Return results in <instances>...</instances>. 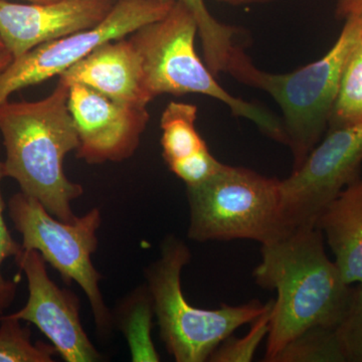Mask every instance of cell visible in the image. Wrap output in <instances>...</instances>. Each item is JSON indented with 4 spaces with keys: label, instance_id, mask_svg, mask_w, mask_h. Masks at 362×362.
I'll return each mask as SVG.
<instances>
[{
    "label": "cell",
    "instance_id": "6da1fadb",
    "mask_svg": "<svg viewBox=\"0 0 362 362\" xmlns=\"http://www.w3.org/2000/svg\"><path fill=\"white\" fill-rule=\"evenodd\" d=\"M254 278L261 287L277 292L267 339L269 362L304 331L337 328L356 291L328 258L316 226L298 228L262 245V262Z\"/></svg>",
    "mask_w": 362,
    "mask_h": 362
},
{
    "label": "cell",
    "instance_id": "7a4b0ae2",
    "mask_svg": "<svg viewBox=\"0 0 362 362\" xmlns=\"http://www.w3.org/2000/svg\"><path fill=\"white\" fill-rule=\"evenodd\" d=\"M69 90L59 80L51 94L39 101L7 100L0 105L6 177L13 178L23 194L63 221L77 218L71 202L84 194L82 185L69 180L64 169L66 156L78 147L68 107Z\"/></svg>",
    "mask_w": 362,
    "mask_h": 362
},
{
    "label": "cell",
    "instance_id": "3957f363",
    "mask_svg": "<svg viewBox=\"0 0 362 362\" xmlns=\"http://www.w3.org/2000/svg\"><path fill=\"white\" fill-rule=\"evenodd\" d=\"M344 21L341 33L329 51L292 73L261 71L242 49L228 66L230 76L243 84L268 93L280 106L294 169L303 163L329 124L345 64L362 39V13Z\"/></svg>",
    "mask_w": 362,
    "mask_h": 362
},
{
    "label": "cell",
    "instance_id": "277c9868",
    "mask_svg": "<svg viewBox=\"0 0 362 362\" xmlns=\"http://www.w3.org/2000/svg\"><path fill=\"white\" fill-rule=\"evenodd\" d=\"M199 28L194 14L182 2L164 18L131 33L129 40L141 59L147 88L159 95L199 94L226 105L233 115L256 124L272 139L287 144L284 126L261 107L233 97L216 80L195 49Z\"/></svg>",
    "mask_w": 362,
    "mask_h": 362
},
{
    "label": "cell",
    "instance_id": "5b68a950",
    "mask_svg": "<svg viewBox=\"0 0 362 362\" xmlns=\"http://www.w3.org/2000/svg\"><path fill=\"white\" fill-rule=\"evenodd\" d=\"M192 255L178 238H165L160 257L145 271L147 292L156 313L159 333L177 362H204L238 328L265 313L273 301H252L240 306L223 304L214 310L195 308L181 289V272Z\"/></svg>",
    "mask_w": 362,
    "mask_h": 362
},
{
    "label": "cell",
    "instance_id": "8992f818",
    "mask_svg": "<svg viewBox=\"0 0 362 362\" xmlns=\"http://www.w3.org/2000/svg\"><path fill=\"white\" fill-rule=\"evenodd\" d=\"M187 189L189 239L264 245L285 235L277 178L223 163L211 177Z\"/></svg>",
    "mask_w": 362,
    "mask_h": 362
},
{
    "label": "cell",
    "instance_id": "52a82bcc",
    "mask_svg": "<svg viewBox=\"0 0 362 362\" xmlns=\"http://www.w3.org/2000/svg\"><path fill=\"white\" fill-rule=\"evenodd\" d=\"M9 218L23 237L21 246L35 250L66 282L77 283L89 299L98 329L111 328L112 316L100 291L101 275L93 266L101 213L94 207L71 221L54 218L33 197L18 192L7 204Z\"/></svg>",
    "mask_w": 362,
    "mask_h": 362
},
{
    "label": "cell",
    "instance_id": "ba28073f",
    "mask_svg": "<svg viewBox=\"0 0 362 362\" xmlns=\"http://www.w3.org/2000/svg\"><path fill=\"white\" fill-rule=\"evenodd\" d=\"M175 0H117L108 16L89 30L51 40L13 59L0 73V105L11 95L59 76L99 45L123 39L164 18Z\"/></svg>",
    "mask_w": 362,
    "mask_h": 362
},
{
    "label": "cell",
    "instance_id": "9c48e42d",
    "mask_svg": "<svg viewBox=\"0 0 362 362\" xmlns=\"http://www.w3.org/2000/svg\"><path fill=\"white\" fill-rule=\"evenodd\" d=\"M362 122L333 128L291 175L281 180L285 233L315 226L319 214L359 177Z\"/></svg>",
    "mask_w": 362,
    "mask_h": 362
},
{
    "label": "cell",
    "instance_id": "30bf717a",
    "mask_svg": "<svg viewBox=\"0 0 362 362\" xmlns=\"http://www.w3.org/2000/svg\"><path fill=\"white\" fill-rule=\"evenodd\" d=\"M14 259L28 281V299L21 310L6 316L37 326L66 362L99 361L101 354L81 322L77 296L52 282L39 252L23 249Z\"/></svg>",
    "mask_w": 362,
    "mask_h": 362
},
{
    "label": "cell",
    "instance_id": "8fae6325",
    "mask_svg": "<svg viewBox=\"0 0 362 362\" xmlns=\"http://www.w3.org/2000/svg\"><path fill=\"white\" fill-rule=\"evenodd\" d=\"M69 110L78 137V158L89 164L130 158L146 129V107L119 103L87 86H70Z\"/></svg>",
    "mask_w": 362,
    "mask_h": 362
},
{
    "label": "cell",
    "instance_id": "7c38bea8",
    "mask_svg": "<svg viewBox=\"0 0 362 362\" xmlns=\"http://www.w3.org/2000/svg\"><path fill=\"white\" fill-rule=\"evenodd\" d=\"M117 0H58L20 4L0 0V39L13 59L105 20Z\"/></svg>",
    "mask_w": 362,
    "mask_h": 362
},
{
    "label": "cell",
    "instance_id": "4fadbf2b",
    "mask_svg": "<svg viewBox=\"0 0 362 362\" xmlns=\"http://www.w3.org/2000/svg\"><path fill=\"white\" fill-rule=\"evenodd\" d=\"M59 78L69 87L87 86L119 103L147 107L154 100L147 88L141 59L129 37L99 45Z\"/></svg>",
    "mask_w": 362,
    "mask_h": 362
},
{
    "label": "cell",
    "instance_id": "5bb4252c",
    "mask_svg": "<svg viewBox=\"0 0 362 362\" xmlns=\"http://www.w3.org/2000/svg\"><path fill=\"white\" fill-rule=\"evenodd\" d=\"M197 118L195 105L170 102L160 119L162 156L171 173L187 187L204 182L223 164L199 135Z\"/></svg>",
    "mask_w": 362,
    "mask_h": 362
},
{
    "label": "cell",
    "instance_id": "9a60e30c",
    "mask_svg": "<svg viewBox=\"0 0 362 362\" xmlns=\"http://www.w3.org/2000/svg\"><path fill=\"white\" fill-rule=\"evenodd\" d=\"M315 226L325 235L349 285L362 288V180L352 181L324 207Z\"/></svg>",
    "mask_w": 362,
    "mask_h": 362
},
{
    "label": "cell",
    "instance_id": "2e32d148",
    "mask_svg": "<svg viewBox=\"0 0 362 362\" xmlns=\"http://www.w3.org/2000/svg\"><path fill=\"white\" fill-rule=\"evenodd\" d=\"M194 14L199 28L204 63L214 77L226 73L228 66L239 49L235 37L238 30L223 25L211 16L204 0H178Z\"/></svg>",
    "mask_w": 362,
    "mask_h": 362
},
{
    "label": "cell",
    "instance_id": "e0dca14e",
    "mask_svg": "<svg viewBox=\"0 0 362 362\" xmlns=\"http://www.w3.org/2000/svg\"><path fill=\"white\" fill-rule=\"evenodd\" d=\"M347 361L337 328L314 327L288 343L274 362Z\"/></svg>",
    "mask_w": 362,
    "mask_h": 362
},
{
    "label": "cell",
    "instance_id": "ac0fdd59",
    "mask_svg": "<svg viewBox=\"0 0 362 362\" xmlns=\"http://www.w3.org/2000/svg\"><path fill=\"white\" fill-rule=\"evenodd\" d=\"M362 122V39L343 70L329 124L330 129Z\"/></svg>",
    "mask_w": 362,
    "mask_h": 362
},
{
    "label": "cell",
    "instance_id": "d6986e66",
    "mask_svg": "<svg viewBox=\"0 0 362 362\" xmlns=\"http://www.w3.org/2000/svg\"><path fill=\"white\" fill-rule=\"evenodd\" d=\"M56 354L52 343H33L21 320L0 315V362H52Z\"/></svg>",
    "mask_w": 362,
    "mask_h": 362
},
{
    "label": "cell",
    "instance_id": "ffe728a7",
    "mask_svg": "<svg viewBox=\"0 0 362 362\" xmlns=\"http://www.w3.org/2000/svg\"><path fill=\"white\" fill-rule=\"evenodd\" d=\"M270 308L252 322L251 330L244 337H233L232 335L221 343L213 352L209 361L214 362H249L252 361L257 349L264 338L268 337L270 330L272 314Z\"/></svg>",
    "mask_w": 362,
    "mask_h": 362
},
{
    "label": "cell",
    "instance_id": "44dd1931",
    "mask_svg": "<svg viewBox=\"0 0 362 362\" xmlns=\"http://www.w3.org/2000/svg\"><path fill=\"white\" fill-rule=\"evenodd\" d=\"M4 177V161L0 160V315H4V312L11 307L16 294V283L2 276V263L7 258L18 256L23 250L21 244L13 239L4 220L6 206L1 194V181Z\"/></svg>",
    "mask_w": 362,
    "mask_h": 362
},
{
    "label": "cell",
    "instance_id": "7402d4cb",
    "mask_svg": "<svg viewBox=\"0 0 362 362\" xmlns=\"http://www.w3.org/2000/svg\"><path fill=\"white\" fill-rule=\"evenodd\" d=\"M337 333L347 361L362 362V288L359 286Z\"/></svg>",
    "mask_w": 362,
    "mask_h": 362
},
{
    "label": "cell",
    "instance_id": "603a6c76",
    "mask_svg": "<svg viewBox=\"0 0 362 362\" xmlns=\"http://www.w3.org/2000/svg\"><path fill=\"white\" fill-rule=\"evenodd\" d=\"M358 13H362V0H337V16L339 20Z\"/></svg>",
    "mask_w": 362,
    "mask_h": 362
},
{
    "label": "cell",
    "instance_id": "cb8c5ba5",
    "mask_svg": "<svg viewBox=\"0 0 362 362\" xmlns=\"http://www.w3.org/2000/svg\"><path fill=\"white\" fill-rule=\"evenodd\" d=\"M13 57L7 49L0 52V73L13 62Z\"/></svg>",
    "mask_w": 362,
    "mask_h": 362
},
{
    "label": "cell",
    "instance_id": "d4e9b609",
    "mask_svg": "<svg viewBox=\"0 0 362 362\" xmlns=\"http://www.w3.org/2000/svg\"><path fill=\"white\" fill-rule=\"evenodd\" d=\"M230 6H244V4H261V2L271 1V0H216Z\"/></svg>",
    "mask_w": 362,
    "mask_h": 362
},
{
    "label": "cell",
    "instance_id": "484cf974",
    "mask_svg": "<svg viewBox=\"0 0 362 362\" xmlns=\"http://www.w3.org/2000/svg\"><path fill=\"white\" fill-rule=\"evenodd\" d=\"M33 4H49V2L58 1V0H28Z\"/></svg>",
    "mask_w": 362,
    "mask_h": 362
},
{
    "label": "cell",
    "instance_id": "4316f807",
    "mask_svg": "<svg viewBox=\"0 0 362 362\" xmlns=\"http://www.w3.org/2000/svg\"><path fill=\"white\" fill-rule=\"evenodd\" d=\"M4 49H6V47H4V42H2L1 39H0V52L4 51Z\"/></svg>",
    "mask_w": 362,
    "mask_h": 362
}]
</instances>
